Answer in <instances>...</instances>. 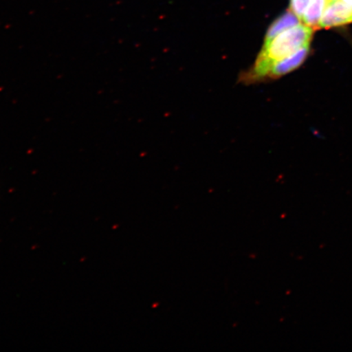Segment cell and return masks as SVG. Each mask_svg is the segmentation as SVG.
Masks as SVG:
<instances>
[{
	"mask_svg": "<svg viewBox=\"0 0 352 352\" xmlns=\"http://www.w3.org/2000/svg\"><path fill=\"white\" fill-rule=\"evenodd\" d=\"M330 1H333V0H330Z\"/></svg>",
	"mask_w": 352,
	"mask_h": 352,
	"instance_id": "6",
	"label": "cell"
},
{
	"mask_svg": "<svg viewBox=\"0 0 352 352\" xmlns=\"http://www.w3.org/2000/svg\"><path fill=\"white\" fill-rule=\"evenodd\" d=\"M351 23H352V8L342 0H333L325 8L319 29L340 28Z\"/></svg>",
	"mask_w": 352,
	"mask_h": 352,
	"instance_id": "2",
	"label": "cell"
},
{
	"mask_svg": "<svg viewBox=\"0 0 352 352\" xmlns=\"http://www.w3.org/2000/svg\"><path fill=\"white\" fill-rule=\"evenodd\" d=\"M342 1L344 2L346 6L352 8V0H342Z\"/></svg>",
	"mask_w": 352,
	"mask_h": 352,
	"instance_id": "5",
	"label": "cell"
},
{
	"mask_svg": "<svg viewBox=\"0 0 352 352\" xmlns=\"http://www.w3.org/2000/svg\"><path fill=\"white\" fill-rule=\"evenodd\" d=\"M309 2L310 0H290L289 10L294 12L298 19L301 21Z\"/></svg>",
	"mask_w": 352,
	"mask_h": 352,
	"instance_id": "4",
	"label": "cell"
},
{
	"mask_svg": "<svg viewBox=\"0 0 352 352\" xmlns=\"http://www.w3.org/2000/svg\"><path fill=\"white\" fill-rule=\"evenodd\" d=\"M330 0H310L305 14L301 19L302 23L315 30H318L320 20Z\"/></svg>",
	"mask_w": 352,
	"mask_h": 352,
	"instance_id": "3",
	"label": "cell"
},
{
	"mask_svg": "<svg viewBox=\"0 0 352 352\" xmlns=\"http://www.w3.org/2000/svg\"><path fill=\"white\" fill-rule=\"evenodd\" d=\"M315 30L288 10L272 22L254 64L242 72L245 85L274 80L293 72L309 54Z\"/></svg>",
	"mask_w": 352,
	"mask_h": 352,
	"instance_id": "1",
	"label": "cell"
}]
</instances>
